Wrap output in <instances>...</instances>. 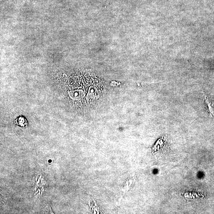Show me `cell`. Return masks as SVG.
Segmentation results:
<instances>
[{"label": "cell", "instance_id": "7a4b0ae2", "mask_svg": "<svg viewBox=\"0 0 214 214\" xmlns=\"http://www.w3.org/2000/svg\"><path fill=\"white\" fill-rule=\"evenodd\" d=\"M69 94L71 98L75 100H81L84 96L83 92L81 90L71 91Z\"/></svg>", "mask_w": 214, "mask_h": 214}, {"label": "cell", "instance_id": "6da1fadb", "mask_svg": "<svg viewBox=\"0 0 214 214\" xmlns=\"http://www.w3.org/2000/svg\"><path fill=\"white\" fill-rule=\"evenodd\" d=\"M204 96L205 103L207 107V110L210 116L214 119V104L213 101L210 99L205 94L203 93Z\"/></svg>", "mask_w": 214, "mask_h": 214}]
</instances>
